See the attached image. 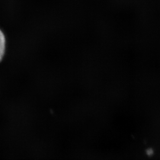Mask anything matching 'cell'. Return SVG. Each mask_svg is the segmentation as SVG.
I'll list each match as a JSON object with an SVG mask.
<instances>
[{"label":"cell","instance_id":"1","mask_svg":"<svg viewBox=\"0 0 160 160\" xmlns=\"http://www.w3.org/2000/svg\"><path fill=\"white\" fill-rule=\"evenodd\" d=\"M6 42L5 36L0 30V62L4 56L6 51Z\"/></svg>","mask_w":160,"mask_h":160}]
</instances>
